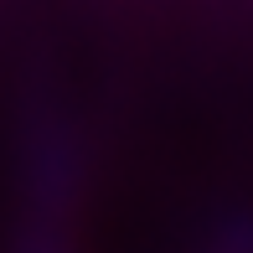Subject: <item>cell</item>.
<instances>
[{
    "label": "cell",
    "instance_id": "obj_1",
    "mask_svg": "<svg viewBox=\"0 0 253 253\" xmlns=\"http://www.w3.org/2000/svg\"><path fill=\"white\" fill-rule=\"evenodd\" d=\"M197 253H253V207H233V212L212 217Z\"/></svg>",
    "mask_w": 253,
    "mask_h": 253
}]
</instances>
